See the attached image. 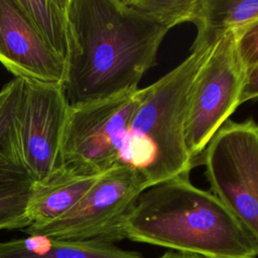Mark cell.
<instances>
[{
  "mask_svg": "<svg viewBox=\"0 0 258 258\" xmlns=\"http://www.w3.org/2000/svg\"><path fill=\"white\" fill-rule=\"evenodd\" d=\"M178 175L146 187L123 224L124 239L210 258H256V247L211 191Z\"/></svg>",
  "mask_w": 258,
  "mask_h": 258,
  "instance_id": "obj_2",
  "label": "cell"
},
{
  "mask_svg": "<svg viewBox=\"0 0 258 258\" xmlns=\"http://www.w3.org/2000/svg\"><path fill=\"white\" fill-rule=\"evenodd\" d=\"M158 258H210V257L203 256V255H200V254H191V253L169 250Z\"/></svg>",
  "mask_w": 258,
  "mask_h": 258,
  "instance_id": "obj_17",
  "label": "cell"
},
{
  "mask_svg": "<svg viewBox=\"0 0 258 258\" xmlns=\"http://www.w3.org/2000/svg\"><path fill=\"white\" fill-rule=\"evenodd\" d=\"M100 175H77L58 167L41 182L35 183L27 206L30 226L47 225L68 213L94 185Z\"/></svg>",
  "mask_w": 258,
  "mask_h": 258,
  "instance_id": "obj_11",
  "label": "cell"
},
{
  "mask_svg": "<svg viewBox=\"0 0 258 258\" xmlns=\"http://www.w3.org/2000/svg\"><path fill=\"white\" fill-rule=\"evenodd\" d=\"M258 21V0H199L192 44L212 42L230 30Z\"/></svg>",
  "mask_w": 258,
  "mask_h": 258,
  "instance_id": "obj_13",
  "label": "cell"
},
{
  "mask_svg": "<svg viewBox=\"0 0 258 258\" xmlns=\"http://www.w3.org/2000/svg\"><path fill=\"white\" fill-rule=\"evenodd\" d=\"M199 161L210 190L247 232L258 254V123L228 120Z\"/></svg>",
  "mask_w": 258,
  "mask_h": 258,
  "instance_id": "obj_4",
  "label": "cell"
},
{
  "mask_svg": "<svg viewBox=\"0 0 258 258\" xmlns=\"http://www.w3.org/2000/svg\"><path fill=\"white\" fill-rule=\"evenodd\" d=\"M0 258H144L114 243L58 240L41 235L0 241Z\"/></svg>",
  "mask_w": 258,
  "mask_h": 258,
  "instance_id": "obj_12",
  "label": "cell"
},
{
  "mask_svg": "<svg viewBox=\"0 0 258 258\" xmlns=\"http://www.w3.org/2000/svg\"><path fill=\"white\" fill-rule=\"evenodd\" d=\"M70 105L61 85L22 80L16 118L23 158L35 183L60 167Z\"/></svg>",
  "mask_w": 258,
  "mask_h": 258,
  "instance_id": "obj_8",
  "label": "cell"
},
{
  "mask_svg": "<svg viewBox=\"0 0 258 258\" xmlns=\"http://www.w3.org/2000/svg\"><path fill=\"white\" fill-rule=\"evenodd\" d=\"M147 183L141 174L126 164H117L101 174L94 185L68 213L38 228L22 230L58 240L102 241L124 239L123 224Z\"/></svg>",
  "mask_w": 258,
  "mask_h": 258,
  "instance_id": "obj_6",
  "label": "cell"
},
{
  "mask_svg": "<svg viewBox=\"0 0 258 258\" xmlns=\"http://www.w3.org/2000/svg\"><path fill=\"white\" fill-rule=\"evenodd\" d=\"M50 49L67 63L70 50V0H17Z\"/></svg>",
  "mask_w": 258,
  "mask_h": 258,
  "instance_id": "obj_14",
  "label": "cell"
},
{
  "mask_svg": "<svg viewBox=\"0 0 258 258\" xmlns=\"http://www.w3.org/2000/svg\"><path fill=\"white\" fill-rule=\"evenodd\" d=\"M214 42L192 44L173 70L139 88L119 164L136 169L147 186L189 175L196 164L185 143V120L194 83Z\"/></svg>",
  "mask_w": 258,
  "mask_h": 258,
  "instance_id": "obj_3",
  "label": "cell"
},
{
  "mask_svg": "<svg viewBox=\"0 0 258 258\" xmlns=\"http://www.w3.org/2000/svg\"><path fill=\"white\" fill-rule=\"evenodd\" d=\"M22 79L14 78L2 90L0 102V230L30 226L27 206L35 181L25 164L19 140L16 110Z\"/></svg>",
  "mask_w": 258,
  "mask_h": 258,
  "instance_id": "obj_9",
  "label": "cell"
},
{
  "mask_svg": "<svg viewBox=\"0 0 258 258\" xmlns=\"http://www.w3.org/2000/svg\"><path fill=\"white\" fill-rule=\"evenodd\" d=\"M0 62L15 78L62 85L66 63L45 43L17 0H0Z\"/></svg>",
  "mask_w": 258,
  "mask_h": 258,
  "instance_id": "obj_10",
  "label": "cell"
},
{
  "mask_svg": "<svg viewBox=\"0 0 258 258\" xmlns=\"http://www.w3.org/2000/svg\"><path fill=\"white\" fill-rule=\"evenodd\" d=\"M256 99H258V63L248 69L245 73L239 103L242 105L245 102Z\"/></svg>",
  "mask_w": 258,
  "mask_h": 258,
  "instance_id": "obj_16",
  "label": "cell"
},
{
  "mask_svg": "<svg viewBox=\"0 0 258 258\" xmlns=\"http://www.w3.org/2000/svg\"><path fill=\"white\" fill-rule=\"evenodd\" d=\"M173 28L140 0H70L62 83L71 107L137 90Z\"/></svg>",
  "mask_w": 258,
  "mask_h": 258,
  "instance_id": "obj_1",
  "label": "cell"
},
{
  "mask_svg": "<svg viewBox=\"0 0 258 258\" xmlns=\"http://www.w3.org/2000/svg\"><path fill=\"white\" fill-rule=\"evenodd\" d=\"M245 69L237 51L236 30L218 37L192 86L185 120V143L199 161L218 130L240 106Z\"/></svg>",
  "mask_w": 258,
  "mask_h": 258,
  "instance_id": "obj_7",
  "label": "cell"
},
{
  "mask_svg": "<svg viewBox=\"0 0 258 258\" xmlns=\"http://www.w3.org/2000/svg\"><path fill=\"white\" fill-rule=\"evenodd\" d=\"M237 51L245 71L258 63V21L236 29Z\"/></svg>",
  "mask_w": 258,
  "mask_h": 258,
  "instance_id": "obj_15",
  "label": "cell"
},
{
  "mask_svg": "<svg viewBox=\"0 0 258 258\" xmlns=\"http://www.w3.org/2000/svg\"><path fill=\"white\" fill-rule=\"evenodd\" d=\"M137 90L71 107L60 145V166L84 176L119 164Z\"/></svg>",
  "mask_w": 258,
  "mask_h": 258,
  "instance_id": "obj_5",
  "label": "cell"
},
{
  "mask_svg": "<svg viewBox=\"0 0 258 258\" xmlns=\"http://www.w3.org/2000/svg\"><path fill=\"white\" fill-rule=\"evenodd\" d=\"M2 90H0V102H1V100H2Z\"/></svg>",
  "mask_w": 258,
  "mask_h": 258,
  "instance_id": "obj_18",
  "label": "cell"
}]
</instances>
